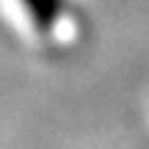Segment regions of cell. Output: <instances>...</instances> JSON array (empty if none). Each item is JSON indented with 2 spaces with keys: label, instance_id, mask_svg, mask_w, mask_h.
<instances>
[{
  "label": "cell",
  "instance_id": "6da1fadb",
  "mask_svg": "<svg viewBox=\"0 0 149 149\" xmlns=\"http://www.w3.org/2000/svg\"><path fill=\"white\" fill-rule=\"evenodd\" d=\"M22 6L31 14V22L39 33H53L64 11V0H22Z\"/></svg>",
  "mask_w": 149,
  "mask_h": 149
}]
</instances>
